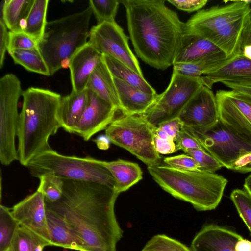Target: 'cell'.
Returning a JSON list of instances; mask_svg holds the SVG:
<instances>
[{
    "instance_id": "1",
    "label": "cell",
    "mask_w": 251,
    "mask_h": 251,
    "mask_svg": "<svg viewBox=\"0 0 251 251\" xmlns=\"http://www.w3.org/2000/svg\"><path fill=\"white\" fill-rule=\"evenodd\" d=\"M63 180L61 198L54 202H45L46 209L66 223L79 251H117L123 232L114 211L119 194L96 182Z\"/></svg>"
},
{
    "instance_id": "2",
    "label": "cell",
    "mask_w": 251,
    "mask_h": 251,
    "mask_svg": "<svg viewBox=\"0 0 251 251\" xmlns=\"http://www.w3.org/2000/svg\"><path fill=\"white\" fill-rule=\"evenodd\" d=\"M125 7L130 38L137 56L155 69L173 65L185 23L164 0H119Z\"/></svg>"
},
{
    "instance_id": "3",
    "label": "cell",
    "mask_w": 251,
    "mask_h": 251,
    "mask_svg": "<svg viewBox=\"0 0 251 251\" xmlns=\"http://www.w3.org/2000/svg\"><path fill=\"white\" fill-rule=\"evenodd\" d=\"M22 96L17 151L20 163L26 167L38 155L51 149L49 138L61 127L58 118L61 96L50 90L35 87L23 91Z\"/></svg>"
},
{
    "instance_id": "4",
    "label": "cell",
    "mask_w": 251,
    "mask_h": 251,
    "mask_svg": "<svg viewBox=\"0 0 251 251\" xmlns=\"http://www.w3.org/2000/svg\"><path fill=\"white\" fill-rule=\"evenodd\" d=\"M229 1L231 3L198 11L185 23L184 33L210 41L227 58H232L242 53V36L251 0Z\"/></svg>"
},
{
    "instance_id": "5",
    "label": "cell",
    "mask_w": 251,
    "mask_h": 251,
    "mask_svg": "<svg viewBox=\"0 0 251 251\" xmlns=\"http://www.w3.org/2000/svg\"><path fill=\"white\" fill-rule=\"evenodd\" d=\"M147 169L164 190L191 203L198 211L215 209L228 182L223 176L215 173L180 170L166 164L147 167Z\"/></svg>"
},
{
    "instance_id": "6",
    "label": "cell",
    "mask_w": 251,
    "mask_h": 251,
    "mask_svg": "<svg viewBox=\"0 0 251 251\" xmlns=\"http://www.w3.org/2000/svg\"><path fill=\"white\" fill-rule=\"evenodd\" d=\"M91 7L83 11L47 22L38 48L50 75L69 68L71 58L88 41Z\"/></svg>"
},
{
    "instance_id": "7",
    "label": "cell",
    "mask_w": 251,
    "mask_h": 251,
    "mask_svg": "<svg viewBox=\"0 0 251 251\" xmlns=\"http://www.w3.org/2000/svg\"><path fill=\"white\" fill-rule=\"evenodd\" d=\"M26 167L38 178L49 174L65 179L96 182L115 190L116 181L110 171L100 160L90 156L65 155L51 149L34 158Z\"/></svg>"
},
{
    "instance_id": "8",
    "label": "cell",
    "mask_w": 251,
    "mask_h": 251,
    "mask_svg": "<svg viewBox=\"0 0 251 251\" xmlns=\"http://www.w3.org/2000/svg\"><path fill=\"white\" fill-rule=\"evenodd\" d=\"M141 115H125L115 117L105 129L113 144L123 148L147 167L160 164L161 157L154 143V129Z\"/></svg>"
},
{
    "instance_id": "9",
    "label": "cell",
    "mask_w": 251,
    "mask_h": 251,
    "mask_svg": "<svg viewBox=\"0 0 251 251\" xmlns=\"http://www.w3.org/2000/svg\"><path fill=\"white\" fill-rule=\"evenodd\" d=\"M21 82L13 74L0 79V161L8 165L18 160L15 139L20 117L18 103L22 95Z\"/></svg>"
},
{
    "instance_id": "10",
    "label": "cell",
    "mask_w": 251,
    "mask_h": 251,
    "mask_svg": "<svg viewBox=\"0 0 251 251\" xmlns=\"http://www.w3.org/2000/svg\"><path fill=\"white\" fill-rule=\"evenodd\" d=\"M201 77H192L173 70L167 89L158 94L149 110L141 115L151 126L178 117L183 108L202 86Z\"/></svg>"
},
{
    "instance_id": "11",
    "label": "cell",
    "mask_w": 251,
    "mask_h": 251,
    "mask_svg": "<svg viewBox=\"0 0 251 251\" xmlns=\"http://www.w3.org/2000/svg\"><path fill=\"white\" fill-rule=\"evenodd\" d=\"M183 128L199 142L206 151L228 169L232 170L239 159L251 152V146L235 136L219 120L206 128Z\"/></svg>"
},
{
    "instance_id": "12",
    "label": "cell",
    "mask_w": 251,
    "mask_h": 251,
    "mask_svg": "<svg viewBox=\"0 0 251 251\" xmlns=\"http://www.w3.org/2000/svg\"><path fill=\"white\" fill-rule=\"evenodd\" d=\"M88 42L102 55L123 63L144 77L138 61L130 49L129 37L114 22H104L93 26Z\"/></svg>"
},
{
    "instance_id": "13",
    "label": "cell",
    "mask_w": 251,
    "mask_h": 251,
    "mask_svg": "<svg viewBox=\"0 0 251 251\" xmlns=\"http://www.w3.org/2000/svg\"><path fill=\"white\" fill-rule=\"evenodd\" d=\"M215 96L219 121L251 146V99L232 90H218Z\"/></svg>"
},
{
    "instance_id": "14",
    "label": "cell",
    "mask_w": 251,
    "mask_h": 251,
    "mask_svg": "<svg viewBox=\"0 0 251 251\" xmlns=\"http://www.w3.org/2000/svg\"><path fill=\"white\" fill-rule=\"evenodd\" d=\"M191 247L192 251H251V242L228 228L209 224L196 234Z\"/></svg>"
},
{
    "instance_id": "15",
    "label": "cell",
    "mask_w": 251,
    "mask_h": 251,
    "mask_svg": "<svg viewBox=\"0 0 251 251\" xmlns=\"http://www.w3.org/2000/svg\"><path fill=\"white\" fill-rule=\"evenodd\" d=\"M178 117L185 127L206 128L214 125L219 121L215 95L210 89L202 85Z\"/></svg>"
},
{
    "instance_id": "16",
    "label": "cell",
    "mask_w": 251,
    "mask_h": 251,
    "mask_svg": "<svg viewBox=\"0 0 251 251\" xmlns=\"http://www.w3.org/2000/svg\"><path fill=\"white\" fill-rule=\"evenodd\" d=\"M87 90V103L74 133L87 141L97 133L106 129L118 110L90 90Z\"/></svg>"
},
{
    "instance_id": "17",
    "label": "cell",
    "mask_w": 251,
    "mask_h": 251,
    "mask_svg": "<svg viewBox=\"0 0 251 251\" xmlns=\"http://www.w3.org/2000/svg\"><path fill=\"white\" fill-rule=\"evenodd\" d=\"M11 212L20 226L37 234L50 246L46 203L41 192L37 190L25 197L13 207Z\"/></svg>"
},
{
    "instance_id": "18",
    "label": "cell",
    "mask_w": 251,
    "mask_h": 251,
    "mask_svg": "<svg viewBox=\"0 0 251 251\" xmlns=\"http://www.w3.org/2000/svg\"><path fill=\"white\" fill-rule=\"evenodd\" d=\"M228 59L225 52L210 41L194 34L184 33L174 64L204 60L224 61Z\"/></svg>"
},
{
    "instance_id": "19",
    "label": "cell",
    "mask_w": 251,
    "mask_h": 251,
    "mask_svg": "<svg viewBox=\"0 0 251 251\" xmlns=\"http://www.w3.org/2000/svg\"><path fill=\"white\" fill-rule=\"evenodd\" d=\"M102 58V55L88 42L74 53L69 65L72 91L80 92L86 89L91 75Z\"/></svg>"
},
{
    "instance_id": "20",
    "label": "cell",
    "mask_w": 251,
    "mask_h": 251,
    "mask_svg": "<svg viewBox=\"0 0 251 251\" xmlns=\"http://www.w3.org/2000/svg\"><path fill=\"white\" fill-rule=\"evenodd\" d=\"M119 98L120 111L125 115H142L155 101L158 94L145 93L128 83L113 77Z\"/></svg>"
},
{
    "instance_id": "21",
    "label": "cell",
    "mask_w": 251,
    "mask_h": 251,
    "mask_svg": "<svg viewBox=\"0 0 251 251\" xmlns=\"http://www.w3.org/2000/svg\"><path fill=\"white\" fill-rule=\"evenodd\" d=\"M200 77L203 85L210 89L214 84L223 81L251 83V60L241 53L217 71Z\"/></svg>"
},
{
    "instance_id": "22",
    "label": "cell",
    "mask_w": 251,
    "mask_h": 251,
    "mask_svg": "<svg viewBox=\"0 0 251 251\" xmlns=\"http://www.w3.org/2000/svg\"><path fill=\"white\" fill-rule=\"evenodd\" d=\"M88 92L85 90L75 92L72 91L66 96L61 97L58 109V120L66 131L74 133L86 107Z\"/></svg>"
},
{
    "instance_id": "23",
    "label": "cell",
    "mask_w": 251,
    "mask_h": 251,
    "mask_svg": "<svg viewBox=\"0 0 251 251\" xmlns=\"http://www.w3.org/2000/svg\"><path fill=\"white\" fill-rule=\"evenodd\" d=\"M86 89L91 90L120 111L119 98L113 77L102 58L91 75Z\"/></svg>"
},
{
    "instance_id": "24",
    "label": "cell",
    "mask_w": 251,
    "mask_h": 251,
    "mask_svg": "<svg viewBox=\"0 0 251 251\" xmlns=\"http://www.w3.org/2000/svg\"><path fill=\"white\" fill-rule=\"evenodd\" d=\"M113 175L116 191L119 194L129 189L142 179L143 172L137 163L122 159L111 161L100 160Z\"/></svg>"
},
{
    "instance_id": "25",
    "label": "cell",
    "mask_w": 251,
    "mask_h": 251,
    "mask_svg": "<svg viewBox=\"0 0 251 251\" xmlns=\"http://www.w3.org/2000/svg\"><path fill=\"white\" fill-rule=\"evenodd\" d=\"M34 0H4L0 3V22L11 32H23Z\"/></svg>"
},
{
    "instance_id": "26",
    "label": "cell",
    "mask_w": 251,
    "mask_h": 251,
    "mask_svg": "<svg viewBox=\"0 0 251 251\" xmlns=\"http://www.w3.org/2000/svg\"><path fill=\"white\" fill-rule=\"evenodd\" d=\"M50 246L79 251L77 241L66 223L56 214L47 210Z\"/></svg>"
},
{
    "instance_id": "27",
    "label": "cell",
    "mask_w": 251,
    "mask_h": 251,
    "mask_svg": "<svg viewBox=\"0 0 251 251\" xmlns=\"http://www.w3.org/2000/svg\"><path fill=\"white\" fill-rule=\"evenodd\" d=\"M102 59L113 77L120 79L145 93H157L144 77L123 63L105 55H102Z\"/></svg>"
},
{
    "instance_id": "28",
    "label": "cell",
    "mask_w": 251,
    "mask_h": 251,
    "mask_svg": "<svg viewBox=\"0 0 251 251\" xmlns=\"http://www.w3.org/2000/svg\"><path fill=\"white\" fill-rule=\"evenodd\" d=\"M48 2V0H34L23 31L33 38L38 43L43 37L47 23L46 15Z\"/></svg>"
},
{
    "instance_id": "29",
    "label": "cell",
    "mask_w": 251,
    "mask_h": 251,
    "mask_svg": "<svg viewBox=\"0 0 251 251\" xmlns=\"http://www.w3.org/2000/svg\"><path fill=\"white\" fill-rule=\"evenodd\" d=\"M7 51L16 64L22 66L27 70L46 76L50 75L39 50H12Z\"/></svg>"
},
{
    "instance_id": "30",
    "label": "cell",
    "mask_w": 251,
    "mask_h": 251,
    "mask_svg": "<svg viewBox=\"0 0 251 251\" xmlns=\"http://www.w3.org/2000/svg\"><path fill=\"white\" fill-rule=\"evenodd\" d=\"M50 246L46 240L28 230L20 226L12 241L9 251H43Z\"/></svg>"
},
{
    "instance_id": "31",
    "label": "cell",
    "mask_w": 251,
    "mask_h": 251,
    "mask_svg": "<svg viewBox=\"0 0 251 251\" xmlns=\"http://www.w3.org/2000/svg\"><path fill=\"white\" fill-rule=\"evenodd\" d=\"M20 226L6 206H0V251H9L12 241Z\"/></svg>"
},
{
    "instance_id": "32",
    "label": "cell",
    "mask_w": 251,
    "mask_h": 251,
    "mask_svg": "<svg viewBox=\"0 0 251 251\" xmlns=\"http://www.w3.org/2000/svg\"><path fill=\"white\" fill-rule=\"evenodd\" d=\"M38 178L40 183L37 190L43 194L46 202H54L61 198L64 186L62 178L49 174L42 175Z\"/></svg>"
},
{
    "instance_id": "33",
    "label": "cell",
    "mask_w": 251,
    "mask_h": 251,
    "mask_svg": "<svg viewBox=\"0 0 251 251\" xmlns=\"http://www.w3.org/2000/svg\"><path fill=\"white\" fill-rule=\"evenodd\" d=\"M119 0H90L89 6L94 14L97 24L104 22H114Z\"/></svg>"
},
{
    "instance_id": "34",
    "label": "cell",
    "mask_w": 251,
    "mask_h": 251,
    "mask_svg": "<svg viewBox=\"0 0 251 251\" xmlns=\"http://www.w3.org/2000/svg\"><path fill=\"white\" fill-rule=\"evenodd\" d=\"M142 251H192L179 241L164 234L152 237Z\"/></svg>"
},
{
    "instance_id": "35",
    "label": "cell",
    "mask_w": 251,
    "mask_h": 251,
    "mask_svg": "<svg viewBox=\"0 0 251 251\" xmlns=\"http://www.w3.org/2000/svg\"><path fill=\"white\" fill-rule=\"evenodd\" d=\"M230 199L251 233V196L244 189H236L231 192Z\"/></svg>"
},
{
    "instance_id": "36",
    "label": "cell",
    "mask_w": 251,
    "mask_h": 251,
    "mask_svg": "<svg viewBox=\"0 0 251 251\" xmlns=\"http://www.w3.org/2000/svg\"><path fill=\"white\" fill-rule=\"evenodd\" d=\"M187 154L195 159L199 165V170L200 171L215 173L223 167L216 158L203 149L191 150Z\"/></svg>"
},
{
    "instance_id": "37",
    "label": "cell",
    "mask_w": 251,
    "mask_h": 251,
    "mask_svg": "<svg viewBox=\"0 0 251 251\" xmlns=\"http://www.w3.org/2000/svg\"><path fill=\"white\" fill-rule=\"evenodd\" d=\"M39 50L38 43L24 32L9 31L8 50Z\"/></svg>"
},
{
    "instance_id": "38",
    "label": "cell",
    "mask_w": 251,
    "mask_h": 251,
    "mask_svg": "<svg viewBox=\"0 0 251 251\" xmlns=\"http://www.w3.org/2000/svg\"><path fill=\"white\" fill-rule=\"evenodd\" d=\"M163 161L166 165L180 170L192 171L199 168L195 159L187 154L165 157Z\"/></svg>"
},
{
    "instance_id": "39",
    "label": "cell",
    "mask_w": 251,
    "mask_h": 251,
    "mask_svg": "<svg viewBox=\"0 0 251 251\" xmlns=\"http://www.w3.org/2000/svg\"><path fill=\"white\" fill-rule=\"evenodd\" d=\"M175 143L177 150H182L186 154L193 150L204 149L199 142L194 137L186 132L183 128L180 130Z\"/></svg>"
},
{
    "instance_id": "40",
    "label": "cell",
    "mask_w": 251,
    "mask_h": 251,
    "mask_svg": "<svg viewBox=\"0 0 251 251\" xmlns=\"http://www.w3.org/2000/svg\"><path fill=\"white\" fill-rule=\"evenodd\" d=\"M167 1L177 9L188 13L198 10L204 7L208 2L206 0H168Z\"/></svg>"
},
{
    "instance_id": "41",
    "label": "cell",
    "mask_w": 251,
    "mask_h": 251,
    "mask_svg": "<svg viewBox=\"0 0 251 251\" xmlns=\"http://www.w3.org/2000/svg\"><path fill=\"white\" fill-rule=\"evenodd\" d=\"M157 127L166 132L175 142L183 125L178 117H176L164 122Z\"/></svg>"
},
{
    "instance_id": "42",
    "label": "cell",
    "mask_w": 251,
    "mask_h": 251,
    "mask_svg": "<svg viewBox=\"0 0 251 251\" xmlns=\"http://www.w3.org/2000/svg\"><path fill=\"white\" fill-rule=\"evenodd\" d=\"M154 143L155 149L159 154H171L178 151L176 143L173 139L161 138L154 135Z\"/></svg>"
},
{
    "instance_id": "43",
    "label": "cell",
    "mask_w": 251,
    "mask_h": 251,
    "mask_svg": "<svg viewBox=\"0 0 251 251\" xmlns=\"http://www.w3.org/2000/svg\"><path fill=\"white\" fill-rule=\"evenodd\" d=\"M7 27L3 22H0V68L3 66L5 54L7 51L9 32L7 30Z\"/></svg>"
},
{
    "instance_id": "44",
    "label": "cell",
    "mask_w": 251,
    "mask_h": 251,
    "mask_svg": "<svg viewBox=\"0 0 251 251\" xmlns=\"http://www.w3.org/2000/svg\"><path fill=\"white\" fill-rule=\"evenodd\" d=\"M231 90L237 91L251 99V83H238L232 82H222Z\"/></svg>"
},
{
    "instance_id": "45",
    "label": "cell",
    "mask_w": 251,
    "mask_h": 251,
    "mask_svg": "<svg viewBox=\"0 0 251 251\" xmlns=\"http://www.w3.org/2000/svg\"><path fill=\"white\" fill-rule=\"evenodd\" d=\"M251 44V19L248 17L243 31L242 45Z\"/></svg>"
},
{
    "instance_id": "46",
    "label": "cell",
    "mask_w": 251,
    "mask_h": 251,
    "mask_svg": "<svg viewBox=\"0 0 251 251\" xmlns=\"http://www.w3.org/2000/svg\"><path fill=\"white\" fill-rule=\"evenodd\" d=\"M98 148L101 150H107L109 148L110 141L106 135H101L94 140Z\"/></svg>"
},
{
    "instance_id": "47",
    "label": "cell",
    "mask_w": 251,
    "mask_h": 251,
    "mask_svg": "<svg viewBox=\"0 0 251 251\" xmlns=\"http://www.w3.org/2000/svg\"><path fill=\"white\" fill-rule=\"evenodd\" d=\"M242 54L245 58L251 60V44H248L241 46Z\"/></svg>"
},
{
    "instance_id": "48",
    "label": "cell",
    "mask_w": 251,
    "mask_h": 251,
    "mask_svg": "<svg viewBox=\"0 0 251 251\" xmlns=\"http://www.w3.org/2000/svg\"><path fill=\"white\" fill-rule=\"evenodd\" d=\"M244 188L248 193L251 196V174L249 175L245 179Z\"/></svg>"
},
{
    "instance_id": "49",
    "label": "cell",
    "mask_w": 251,
    "mask_h": 251,
    "mask_svg": "<svg viewBox=\"0 0 251 251\" xmlns=\"http://www.w3.org/2000/svg\"><path fill=\"white\" fill-rule=\"evenodd\" d=\"M249 17L251 19V8L250 10Z\"/></svg>"
}]
</instances>
